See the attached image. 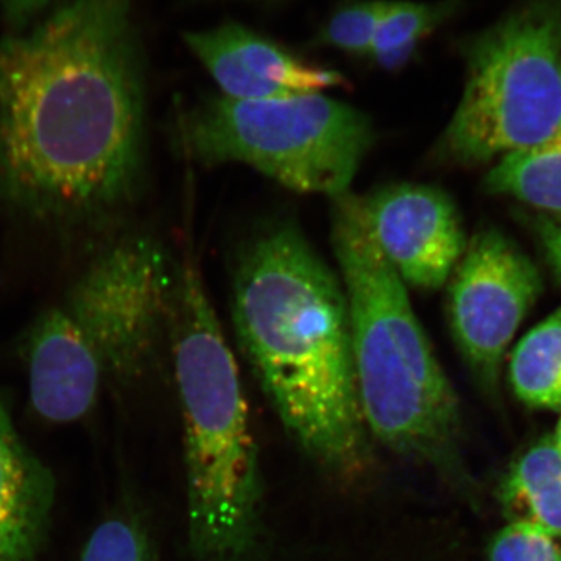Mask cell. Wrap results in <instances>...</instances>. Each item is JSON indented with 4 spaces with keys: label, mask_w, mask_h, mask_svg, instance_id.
Listing matches in <instances>:
<instances>
[{
    "label": "cell",
    "mask_w": 561,
    "mask_h": 561,
    "mask_svg": "<svg viewBox=\"0 0 561 561\" xmlns=\"http://www.w3.org/2000/svg\"><path fill=\"white\" fill-rule=\"evenodd\" d=\"M184 41L219 84L221 95L234 101L321 94L348 84L337 70L301 60L238 22L184 33Z\"/></svg>",
    "instance_id": "obj_11"
},
{
    "label": "cell",
    "mask_w": 561,
    "mask_h": 561,
    "mask_svg": "<svg viewBox=\"0 0 561 561\" xmlns=\"http://www.w3.org/2000/svg\"><path fill=\"white\" fill-rule=\"evenodd\" d=\"M179 264L146 232L116 231L91 250L61 305L101 354L108 381L149 370L168 337Z\"/></svg>",
    "instance_id": "obj_7"
},
{
    "label": "cell",
    "mask_w": 561,
    "mask_h": 561,
    "mask_svg": "<svg viewBox=\"0 0 561 561\" xmlns=\"http://www.w3.org/2000/svg\"><path fill=\"white\" fill-rule=\"evenodd\" d=\"M168 341L183 420L192 559L245 561L261 535L260 451L234 354L187 251Z\"/></svg>",
    "instance_id": "obj_4"
},
{
    "label": "cell",
    "mask_w": 561,
    "mask_h": 561,
    "mask_svg": "<svg viewBox=\"0 0 561 561\" xmlns=\"http://www.w3.org/2000/svg\"><path fill=\"white\" fill-rule=\"evenodd\" d=\"M264 2H268V0H264Z\"/></svg>",
    "instance_id": "obj_23"
},
{
    "label": "cell",
    "mask_w": 561,
    "mask_h": 561,
    "mask_svg": "<svg viewBox=\"0 0 561 561\" xmlns=\"http://www.w3.org/2000/svg\"><path fill=\"white\" fill-rule=\"evenodd\" d=\"M489 561H561V535L527 523H508L491 540Z\"/></svg>",
    "instance_id": "obj_19"
},
{
    "label": "cell",
    "mask_w": 561,
    "mask_h": 561,
    "mask_svg": "<svg viewBox=\"0 0 561 561\" xmlns=\"http://www.w3.org/2000/svg\"><path fill=\"white\" fill-rule=\"evenodd\" d=\"M553 442H556L557 448L561 454V419L559 421V426H557L556 437H553Z\"/></svg>",
    "instance_id": "obj_22"
},
{
    "label": "cell",
    "mask_w": 561,
    "mask_h": 561,
    "mask_svg": "<svg viewBox=\"0 0 561 561\" xmlns=\"http://www.w3.org/2000/svg\"><path fill=\"white\" fill-rule=\"evenodd\" d=\"M2 2L10 21L21 25L32 20L50 0H2Z\"/></svg>",
    "instance_id": "obj_21"
},
{
    "label": "cell",
    "mask_w": 561,
    "mask_h": 561,
    "mask_svg": "<svg viewBox=\"0 0 561 561\" xmlns=\"http://www.w3.org/2000/svg\"><path fill=\"white\" fill-rule=\"evenodd\" d=\"M360 198L373 238L402 283L445 286L468 247L451 197L427 184L394 183Z\"/></svg>",
    "instance_id": "obj_9"
},
{
    "label": "cell",
    "mask_w": 561,
    "mask_h": 561,
    "mask_svg": "<svg viewBox=\"0 0 561 561\" xmlns=\"http://www.w3.org/2000/svg\"><path fill=\"white\" fill-rule=\"evenodd\" d=\"M463 94L438 153L463 165L529 149L561 128V0H526L463 44Z\"/></svg>",
    "instance_id": "obj_6"
},
{
    "label": "cell",
    "mask_w": 561,
    "mask_h": 561,
    "mask_svg": "<svg viewBox=\"0 0 561 561\" xmlns=\"http://www.w3.org/2000/svg\"><path fill=\"white\" fill-rule=\"evenodd\" d=\"M502 511L511 523H527L561 535V454L545 438L523 454L501 483Z\"/></svg>",
    "instance_id": "obj_13"
},
{
    "label": "cell",
    "mask_w": 561,
    "mask_h": 561,
    "mask_svg": "<svg viewBox=\"0 0 561 561\" xmlns=\"http://www.w3.org/2000/svg\"><path fill=\"white\" fill-rule=\"evenodd\" d=\"M236 337L280 423L324 471L353 482L371 467L341 276L300 228L276 221L239 254Z\"/></svg>",
    "instance_id": "obj_2"
},
{
    "label": "cell",
    "mask_w": 561,
    "mask_h": 561,
    "mask_svg": "<svg viewBox=\"0 0 561 561\" xmlns=\"http://www.w3.org/2000/svg\"><path fill=\"white\" fill-rule=\"evenodd\" d=\"M516 398L534 409H561V308L531 328L508 367Z\"/></svg>",
    "instance_id": "obj_15"
},
{
    "label": "cell",
    "mask_w": 561,
    "mask_h": 561,
    "mask_svg": "<svg viewBox=\"0 0 561 561\" xmlns=\"http://www.w3.org/2000/svg\"><path fill=\"white\" fill-rule=\"evenodd\" d=\"M460 0L387 2L368 57L379 68L397 70L408 65L421 41L451 20Z\"/></svg>",
    "instance_id": "obj_16"
},
{
    "label": "cell",
    "mask_w": 561,
    "mask_h": 561,
    "mask_svg": "<svg viewBox=\"0 0 561 561\" xmlns=\"http://www.w3.org/2000/svg\"><path fill=\"white\" fill-rule=\"evenodd\" d=\"M331 242L348 301L362 419L373 440L459 476L460 409L408 289L373 238L362 198L334 201Z\"/></svg>",
    "instance_id": "obj_3"
},
{
    "label": "cell",
    "mask_w": 561,
    "mask_h": 561,
    "mask_svg": "<svg viewBox=\"0 0 561 561\" xmlns=\"http://www.w3.org/2000/svg\"><path fill=\"white\" fill-rule=\"evenodd\" d=\"M538 234L548 261L561 279V219L542 217L538 220Z\"/></svg>",
    "instance_id": "obj_20"
},
{
    "label": "cell",
    "mask_w": 561,
    "mask_h": 561,
    "mask_svg": "<svg viewBox=\"0 0 561 561\" xmlns=\"http://www.w3.org/2000/svg\"><path fill=\"white\" fill-rule=\"evenodd\" d=\"M175 128L187 160L245 164L286 190L332 201L350 194L376 140L370 116L323 92L267 101L219 95L181 114Z\"/></svg>",
    "instance_id": "obj_5"
},
{
    "label": "cell",
    "mask_w": 561,
    "mask_h": 561,
    "mask_svg": "<svg viewBox=\"0 0 561 561\" xmlns=\"http://www.w3.org/2000/svg\"><path fill=\"white\" fill-rule=\"evenodd\" d=\"M491 194L508 195L561 219V128L529 149L505 154L485 179Z\"/></svg>",
    "instance_id": "obj_14"
},
{
    "label": "cell",
    "mask_w": 561,
    "mask_h": 561,
    "mask_svg": "<svg viewBox=\"0 0 561 561\" xmlns=\"http://www.w3.org/2000/svg\"><path fill=\"white\" fill-rule=\"evenodd\" d=\"M386 7V0H350L320 28L313 43L368 57Z\"/></svg>",
    "instance_id": "obj_18"
},
{
    "label": "cell",
    "mask_w": 561,
    "mask_h": 561,
    "mask_svg": "<svg viewBox=\"0 0 561 561\" xmlns=\"http://www.w3.org/2000/svg\"><path fill=\"white\" fill-rule=\"evenodd\" d=\"M542 291L537 265L501 231H479L449 284V323L472 376L493 390L508 346Z\"/></svg>",
    "instance_id": "obj_8"
},
{
    "label": "cell",
    "mask_w": 561,
    "mask_h": 561,
    "mask_svg": "<svg viewBox=\"0 0 561 561\" xmlns=\"http://www.w3.org/2000/svg\"><path fill=\"white\" fill-rule=\"evenodd\" d=\"M133 0H73L0 41V209L108 238L146 176V65Z\"/></svg>",
    "instance_id": "obj_1"
},
{
    "label": "cell",
    "mask_w": 561,
    "mask_h": 561,
    "mask_svg": "<svg viewBox=\"0 0 561 561\" xmlns=\"http://www.w3.org/2000/svg\"><path fill=\"white\" fill-rule=\"evenodd\" d=\"M21 353L31 405L44 423H77L94 411L108 375L101 354L61 302L28 323Z\"/></svg>",
    "instance_id": "obj_10"
},
{
    "label": "cell",
    "mask_w": 561,
    "mask_h": 561,
    "mask_svg": "<svg viewBox=\"0 0 561 561\" xmlns=\"http://www.w3.org/2000/svg\"><path fill=\"white\" fill-rule=\"evenodd\" d=\"M57 501L51 470L28 448L0 394V561H36Z\"/></svg>",
    "instance_id": "obj_12"
},
{
    "label": "cell",
    "mask_w": 561,
    "mask_h": 561,
    "mask_svg": "<svg viewBox=\"0 0 561 561\" xmlns=\"http://www.w3.org/2000/svg\"><path fill=\"white\" fill-rule=\"evenodd\" d=\"M77 561H157V556L138 516L119 511L95 526Z\"/></svg>",
    "instance_id": "obj_17"
}]
</instances>
